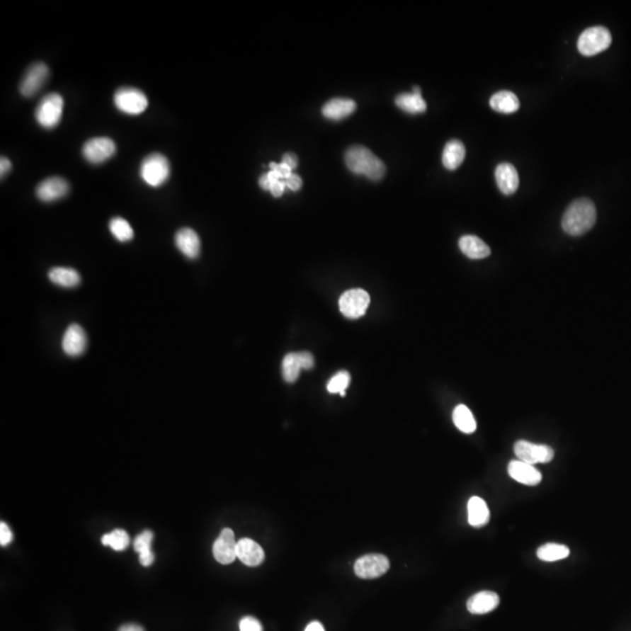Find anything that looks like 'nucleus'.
Returning a JSON list of instances; mask_svg holds the SVG:
<instances>
[{"label":"nucleus","mask_w":631,"mask_h":631,"mask_svg":"<svg viewBox=\"0 0 631 631\" xmlns=\"http://www.w3.org/2000/svg\"><path fill=\"white\" fill-rule=\"evenodd\" d=\"M596 208L587 198L573 201L564 212L561 226L564 231L573 237H579L591 231L596 222Z\"/></svg>","instance_id":"f257e3e1"},{"label":"nucleus","mask_w":631,"mask_h":631,"mask_svg":"<svg viewBox=\"0 0 631 631\" xmlns=\"http://www.w3.org/2000/svg\"><path fill=\"white\" fill-rule=\"evenodd\" d=\"M345 163L348 170L356 174H364L368 179L377 181L384 178L386 166L368 147L361 145L351 147L345 154Z\"/></svg>","instance_id":"f03ea898"},{"label":"nucleus","mask_w":631,"mask_h":631,"mask_svg":"<svg viewBox=\"0 0 631 631\" xmlns=\"http://www.w3.org/2000/svg\"><path fill=\"white\" fill-rule=\"evenodd\" d=\"M140 174L144 183L152 187L161 186L170 177V163L163 154H149L142 161Z\"/></svg>","instance_id":"7ed1b4c3"},{"label":"nucleus","mask_w":631,"mask_h":631,"mask_svg":"<svg viewBox=\"0 0 631 631\" xmlns=\"http://www.w3.org/2000/svg\"><path fill=\"white\" fill-rule=\"evenodd\" d=\"M64 113V98L57 93H48L35 109V120L45 129H53L60 123Z\"/></svg>","instance_id":"20e7f679"},{"label":"nucleus","mask_w":631,"mask_h":631,"mask_svg":"<svg viewBox=\"0 0 631 631\" xmlns=\"http://www.w3.org/2000/svg\"><path fill=\"white\" fill-rule=\"evenodd\" d=\"M611 44V34L603 26H594L582 32L579 37L578 50L582 55L593 57L607 50Z\"/></svg>","instance_id":"39448f33"},{"label":"nucleus","mask_w":631,"mask_h":631,"mask_svg":"<svg viewBox=\"0 0 631 631\" xmlns=\"http://www.w3.org/2000/svg\"><path fill=\"white\" fill-rule=\"evenodd\" d=\"M115 106L118 110L127 115H140L147 108V97L137 88H120L115 93Z\"/></svg>","instance_id":"423d86ee"},{"label":"nucleus","mask_w":631,"mask_h":631,"mask_svg":"<svg viewBox=\"0 0 631 631\" xmlns=\"http://www.w3.org/2000/svg\"><path fill=\"white\" fill-rule=\"evenodd\" d=\"M514 454L519 461L532 465L538 463H550L555 457V450L551 447L545 444L532 443L525 440L516 442Z\"/></svg>","instance_id":"0eeeda50"},{"label":"nucleus","mask_w":631,"mask_h":631,"mask_svg":"<svg viewBox=\"0 0 631 631\" xmlns=\"http://www.w3.org/2000/svg\"><path fill=\"white\" fill-rule=\"evenodd\" d=\"M370 295L363 289H351L341 295L339 309L345 317L356 319L364 316L370 305Z\"/></svg>","instance_id":"6e6552de"},{"label":"nucleus","mask_w":631,"mask_h":631,"mask_svg":"<svg viewBox=\"0 0 631 631\" xmlns=\"http://www.w3.org/2000/svg\"><path fill=\"white\" fill-rule=\"evenodd\" d=\"M390 560L382 555H368L358 559L354 564V573L358 578H380L390 569Z\"/></svg>","instance_id":"1a4fd4ad"},{"label":"nucleus","mask_w":631,"mask_h":631,"mask_svg":"<svg viewBox=\"0 0 631 631\" xmlns=\"http://www.w3.org/2000/svg\"><path fill=\"white\" fill-rule=\"evenodd\" d=\"M116 154V144L108 137H95L88 140L82 147L86 161L91 164H102Z\"/></svg>","instance_id":"9d476101"},{"label":"nucleus","mask_w":631,"mask_h":631,"mask_svg":"<svg viewBox=\"0 0 631 631\" xmlns=\"http://www.w3.org/2000/svg\"><path fill=\"white\" fill-rule=\"evenodd\" d=\"M50 75V69L44 62L32 64L23 75L21 84V93L23 96L32 97L39 93Z\"/></svg>","instance_id":"9b49d317"},{"label":"nucleus","mask_w":631,"mask_h":631,"mask_svg":"<svg viewBox=\"0 0 631 631\" xmlns=\"http://www.w3.org/2000/svg\"><path fill=\"white\" fill-rule=\"evenodd\" d=\"M237 541L231 528H224L213 545V555L219 564H229L237 558Z\"/></svg>","instance_id":"f8f14e48"},{"label":"nucleus","mask_w":631,"mask_h":631,"mask_svg":"<svg viewBox=\"0 0 631 631\" xmlns=\"http://www.w3.org/2000/svg\"><path fill=\"white\" fill-rule=\"evenodd\" d=\"M37 197L44 203H53L60 200L69 193V184L64 178L52 177L41 181L38 185Z\"/></svg>","instance_id":"ddd939ff"},{"label":"nucleus","mask_w":631,"mask_h":631,"mask_svg":"<svg viewBox=\"0 0 631 631\" xmlns=\"http://www.w3.org/2000/svg\"><path fill=\"white\" fill-rule=\"evenodd\" d=\"M87 334L79 324H70L62 338V350L69 357H79L87 348Z\"/></svg>","instance_id":"4468645a"},{"label":"nucleus","mask_w":631,"mask_h":631,"mask_svg":"<svg viewBox=\"0 0 631 631\" xmlns=\"http://www.w3.org/2000/svg\"><path fill=\"white\" fill-rule=\"evenodd\" d=\"M508 472L510 477L521 484L535 487L542 481V474L532 465L523 461H511L508 463Z\"/></svg>","instance_id":"2eb2a0df"},{"label":"nucleus","mask_w":631,"mask_h":631,"mask_svg":"<svg viewBox=\"0 0 631 631\" xmlns=\"http://www.w3.org/2000/svg\"><path fill=\"white\" fill-rule=\"evenodd\" d=\"M174 242L181 253L187 258H197L200 254L201 244L199 235L191 228H181L174 237Z\"/></svg>","instance_id":"dca6fc26"},{"label":"nucleus","mask_w":631,"mask_h":631,"mask_svg":"<svg viewBox=\"0 0 631 631\" xmlns=\"http://www.w3.org/2000/svg\"><path fill=\"white\" fill-rule=\"evenodd\" d=\"M237 559L249 567H256L264 560L263 548L256 541L244 538L237 541Z\"/></svg>","instance_id":"f3484780"},{"label":"nucleus","mask_w":631,"mask_h":631,"mask_svg":"<svg viewBox=\"0 0 631 631\" xmlns=\"http://www.w3.org/2000/svg\"><path fill=\"white\" fill-rule=\"evenodd\" d=\"M496 181L501 193L505 195L513 194L519 186V176L516 167L510 163H501L494 172Z\"/></svg>","instance_id":"a211bd4d"},{"label":"nucleus","mask_w":631,"mask_h":631,"mask_svg":"<svg viewBox=\"0 0 631 631\" xmlns=\"http://www.w3.org/2000/svg\"><path fill=\"white\" fill-rule=\"evenodd\" d=\"M499 605V596L497 593L490 591H479L472 595L467 602L469 613L474 615L488 614L494 610Z\"/></svg>","instance_id":"6ab92c4d"},{"label":"nucleus","mask_w":631,"mask_h":631,"mask_svg":"<svg viewBox=\"0 0 631 631\" xmlns=\"http://www.w3.org/2000/svg\"><path fill=\"white\" fill-rule=\"evenodd\" d=\"M462 253L471 260H482L491 254V249L484 241L474 235H465L458 241Z\"/></svg>","instance_id":"aec40b11"},{"label":"nucleus","mask_w":631,"mask_h":631,"mask_svg":"<svg viewBox=\"0 0 631 631\" xmlns=\"http://www.w3.org/2000/svg\"><path fill=\"white\" fill-rule=\"evenodd\" d=\"M357 104L348 98H332L322 109L324 117L329 120H339L353 114Z\"/></svg>","instance_id":"412c9836"},{"label":"nucleus","mask_w":631,"mask_h":631,"mask_svg":"<svg viewBox=\"0 0 631 631\" xmlns=\"http://www.w3.org/2000/svg\"><path fill=\"white\" fill-rule=\"evenodd\" d=\"M467 521L474 528H482L490 521L488 505L481 497H471L467 503Z\"/></svg>","instance_id":"4be33fe9"},{"label":"nucleus","mask_w":631,"mask_h":631,"mask_svg":"<svg viewBox=\"0 0 631 631\" xmlns=\"http://www.w3.org/2000/svg\"><path fill=\"white\" fill-rule=\"evenodd\" d=\"M465 158V147L461 140H453L444 147L442 161L447 170L454 171L461 166Z\"/></svg>","instance_id":"5701e85b"},{"label":"nucleus","mask_w":631,"mask_h":631,"mask_svg":"<svg viewBox=\"0 0 631 631\" xmlns=\"http://www.w3.org/2000/svg\"><path fill=\"white\" fill-rule=\"evenodd\" d=\"M490 107L501 114H512L521 107V102L516 93L508 91H501L492 95Z\"/></svg>","instance_id":"b1692460"},{"label":"nucleus","mask_w":631,"mask_h":631,"mask_svg":"<svg viewBox=\"0 0 631 631\" xmlns=\"http://www.w3.org/2000/svg\"><path fill=\"white\" fill-rule=\"evenodd\" d=\"M152 541H154V533L149 530L142 532L134 541L135 551L140 555V562L144 567H149L154 564V555L152 553Z\"/></svg>","instance_id":"393cba45"},{"label":"nucleus","mask_w":631,"mask_h":631,"mask_svg":"<svg viewBox=\"0 0 631 631\" xmlns=\"http://www.w3.org/2000/svg\"><path fill=\"white\" fill-rule=\"evenodd\" d=\"M395 104L408 114H421L427 110V103L421 93H404L397 95Z\"/></svg>","instance_id":"a878e982"},{"label":"nucleus","mask_w":631,"mask_h":631,"mask_svg":"<svg viewBox=\"0 0 631 631\" xmlns=\"http://www.w3.org/2000/svg\"><path fill=\"white\" fill-rule=\"evenodd\" d=\"M50 282L62 288H75L81 283V275L73 268L55 267L48 273Z\"/></svg>","instance_id":"bb28decb"},{"label":"nucleus","mask_w":631,"mask_h":631,"mask_svg":"<svg viewBox=\"0 0 631 631\" xmlns=\"http://www.w3.org/2000/svg\"><path fill=\"white\" fill-rule=\"evenodd\" d=\"M453 420H454L455 426L462 433H465V434H472L476 431V428H477V423H476L474 415L465 404H460V406L455 408L454 413H453Z\"/></svg>","instance_id":"cd10ccee"},{"label":"nucleus","mask_w":631,"mask_h":631,"mask_svg":"<svg viewBox=\"0 0 631 631\" xmlns=\"http://www.w3.org/2000/svg\"><path fill=\"white\" fill-rule=\"evenodd\" d=\"M571 555V551L567 546L555 542H548L538 548L537 557L540 560L546 562H555V561L564 560Z\"/></svg>","instance_id":"c85d7f7f"},{"label":"nucleus","mask_w":631,"mask_h":631,"mask_svg":"<svg viewBox=\"0 0 631 631\" xmlns=\"http://www.w3.org/2000/svg\"><path fill=\"white\" fill-rule=\"evenodd\" d=\"M301 359L300 354L296 352L289 353L284 357L282 361V374H283L284 380L287 382H295L300 377V372L302 370Z\"/></svg>","instance_id":"c756f323"},{"label":"nucleus","mask_w":631,"mask_h":631,"mask_svg":"<svg viewBox=\"0 0 631 631\" xmlns=\"http://www.w3.org/2000/svg\"><path fill=\"white\" fill-rule=\"evenodd\" d=\"M111 234L120 242H127L134 237V229L123 217H114L109 222Z\"/></svg>","instance_id":"7c9ffc66"},{"label":"nucleus","mask_w":631,"mask_h":631,"mask_svg":"<svg viewBox=\"0 0 631 631\" xmlns=\"http://www.w3.org/2000/svg\"><path fill=\"white\" fill-rule=\"evenodd\" d=\"M129 542L130 538L124 530H115L102 537V544L104 546H110L115 551H124L129 546Z\"/></svg>","instance_id":"2f4dec72"},{"label":"nucleus","mask_w":631,"mask_h":631,"mask_svg":"<svg viewBox=\"0 0 631 631\" xmlns=\"http://www.w3.org/2000/svg\"><path fill=\"white\" fill-rule=\"evenodd\" d=\"M350 381L351 377L348 372H338V373L329 381V384H327V391L330 392V393H339L341 397H345V390L348 387Z\"/></svg>","instance_id":"473e14b6"},{"label":"nucleus","mask_w":631,"mask_h":631,"mask_svg":"<svg viewBox=\"0 0 631 631\" xmlns=\"http://www.w3.org/2000/svg\"><path fill=\"white\" fill-rule=\"evenodd\" d=\"M240 631H263L261 622L253 616H246L240 621Z\"/></svg>","instance_id":"72a5a7b5"},{"label":"nucleus","mask_w":631,"mask_h":631,"mask_svg":"<svg viewBox=\"0 0 631 631\" xmlns=\"http://www.w3.org/2000/svg\"><path fill=\"white\" fill-rule=\"evenodd\" d=\"M12 540H13V533L11 531V528H8V525L3 521L0 524V545L1 546H7V545L12 542Z\"/></svg>","instance_id":"f704fd0d"},{"label":"nucleus","mask_w":631,"mask_h":631,"mask_svg":"<svg viewBox=\"0 0 631 631\" xmlns=\"http://www.w3.org/2000/svg\"><path fill=\"white\" fill-rule=\"evenodd\" d=\"M269 166H271V170L275 171L280 176V179H284V181L292 174V170H291L290 167L287 166L285 164L271 163Z\"/></svg>","instance_id":"c9c22d12"},{"label":"nucleus","mask_w":631,"mask_h":631,"mask_svg":"<svg viewBox=\"0 0 631 631\" xmlns=\"http://www.w3.org/2000/svg\"><path fill=\"white\" fill-rule=\"evenodd\" d=\"M300 359H301L302 368L304 370H311L314 368V359L310 352H298Z\"/></svg>","instance_id":"e433bc0d"},{"label":"nucleus","mask_w":631,"mask_h":631,"mask_svg":"<svg viewBox=\"0 0 631 631\" xmlns=\"http://www.w3.org/2000/svg\"><path fill=\"white\" fill-rule=\"evenodd\" d=\"M284 183H285V186L292 191H298L302 187V179L297 174H291L290 177L284 181Z\"/></svg>","instance_id":"4c0bfd02"},{"label":"nucleus","mask_w":631,"mask_h":631,"mask_svg":"<svg viewBox=\"0 0 631 631\" xmlns=\"http://www.w3.org/2000/svg\"><path fill=\"white\" fill-rule=\"evenodd\" d=\"M282 163L285 164L287 166L290 167L291 170H295V169L298 166L297 156L291 154V152L285 154L283 156V159H282Z\"/></svg>","instance_id":"58836bf2"},{"label":"nucleus","mask_w":631,"mask_h":631,"mask_svg":"<svg viewBox=\"0 0 631 631\" xmlns=\"http://www.w3.org/2000/svg\"><path fill=\"white\" fill-rule=\"evenodd\" d=\"M285 183L284 181H275L274 184L271 186V192L274 197L278 198L283 194L284 188H285Z\"/></svg>","instance_id":"ea45409f"},{"label":"nucleus","mask_w":631,"mask_h":631,"mask_svg":"<svg viewBox=\"0 0 631 631\" xmlns=\"http://www.w3.org/2000/svg\"><path fill=\"white\" fill-rule=\"evenodd\" d=\"M11 166H12L11 161L7 158L1 157V161H0V174H1V177H4L11 170Z\"/></svg>","instance_id":"a19ab883"},{"label":"nucleus","mask_w":631,"mask_h":631,"mask_svg":"<svg viewBox=\"0 0 631 631\" xmlns=\"http://www.w3.org/2000/svg\"><path fill=\"white\" fill-rule=\"evenodd\" d=\"M258 184L260 186L263 188L264 191L271 190V181H269V178H268L267 174H263L262 177L260 178V181H258Z\"/></svg>","instance_id":"79ce46f5"},{"label":"nucleus","mask_w":631,"mask_h":631,"mask_svg":"<svg viewBox=\"0 0 631 631\" xmlns=\"http://www.w3.org/2000/svg\"><path fill=\"white\" fill-rule=\"evenodd\" d=\"M304 631H325L324 627L319 622L314 621L311 622L310 625H307V628Z\"/></svg>","instance_id":"37998d69"},{"label":"nucleus","mask_w":631,"mask_h":631,"mask_svg":"<svg viewBox=\"0 0 631 631\" xmlns=\"http://www.w3.org/2000/svg\"><path fill=\"white\" fill-rule=\"evenodd\" d=\"M118 631H145L144 630L140 625H134V623H130V625H124L118 629Z\"/></svg>","instance_id":"c03bdc74"}]
</instances>
